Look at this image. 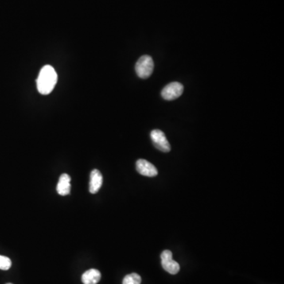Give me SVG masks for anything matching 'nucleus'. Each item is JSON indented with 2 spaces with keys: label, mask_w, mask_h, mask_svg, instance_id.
<instances>
[{
  "label": "nucleus",
  "mask_w": 284,
  "mask_h": 284,
  "mask_svg": "<svg viewBox=\"0 0 284 284\" xmlns=\"http://www.w3.org/2000/svg\"><path fill=\"white\" fill-rule=\"evenodd\" d=\"M58 76L55 69L46 65L40 70L36 80V86L39 93L42 95H48L52 93L57 83Z\"/></svg>",
  "instance_id": "obj_1"
},
{
  "label": "nucleus",
  "mask_w": 284,
  "mask_h": 284,
  "mask_svg": "<svg viewBox=\"0 0 284 284\" xmlns=\"http://www.w3.org/2000/svg\"><path fill=\"white\" fill-rule=\"evenodd\" d=\"M154 69L153 59L149 56H141L135 65V71L137 76L141 79H148L152 75Z\"/></svg>",
  "instance_id": "obj_2"
},
{
  "label": "nucleus",
  "mask_w": 284,
  "mask_h": 284,
  "mask_svg": "<svg viewBox=\"0 0 284 284\" xmlns=\"http://www.w3.org/2000/svg\"><path fill=\"white\" fill-rule=\"evenodd\" d=\"M150 136L155 147L161 152H164V153L170 152V143L167 139L164 132L160 130H154L151 132Z\"/></svg>",
  "instance_id": "obj_3"
},
{
  "label": "nucleus",
  "mask_w": 284,
  "mask_h": 284,
  "mask_svg": "<svg viewBox=\"0 0 284 284\" xmlns=\"http://www.w3.org/2000/svg\"><path fill=\"white\" fill-rule=\"evenodd\" d=\"M184 87L180 82H172L164 87L161 92V95L166 100H173L181 96Z\"/></svg>",
  "instance_id": "obj_4"
},
{
  "label": "nucleus",
  "mask_w": 284,
  "mask_h": 284,
  "mask_svg": "<svg viewBox=\"0 0 284 284\" xmlns=\"http://www.w3.org/2000/svg\"><path fill=\"white\" fill-rule=\"evenodd\" d=\"M161 264L165 271L172 275L177 274L180 270V265L172 258L170 250H164L160 256Z\"/></svg>",
  "instance_id": "obj_5"
},
{
  "label": "nucleus",
  "mask_w": 284,
  "mask_h": 284,
  "mask_svg": "<svg viewBox=\"0 0 284 284\" xmlns=\"http://www.w3.org/2000/svg\"><path fill=\"white\" fill-rule=\"evenodd\" d=\"M136 169L141 176L146 177H155L158 175L157 168L147 160L140 159L136 163Z\"/></svg>",
  "instance_id": "obj_6"
},
{
  "label": "nucleus",
  "mask_w": 284,
  "mask_h": 284,
  "mask_svg": "<svg viewBox=\"0 0 284 284\" xmlns=\"http://www.w3.org/2000/svg\"><path fill=\"white\" fill-rule=\"evenodd\" d=\"M103 185V176L97 169L92 171L90 175V192L91 193H96Z\"/></svg>",
  "instance_id": "obj_7"
},
{
  "label": "nucleus",
  "mask_w": 284,
  "mask_h": 284,
  "mask_svg": "<svg viewBox=\"0 0 284 284\" xmlns=\"http://www.w3.org/2000/svg\"><path fill=\"white\" fill-rule=\"evenodd\" d=\"M71 177L67 174H63L59 178L56 187L57 193L61 196H66L71 193Z\"/></svg>",
  "instance_id": "obj_8"
},
{
  "label": "nucleus",
  "mask_w": 284,
  "mask_h": 284,
  "mask_svg": "<svg viewBox=\"0 0 284 284\" xmlns=\"http://www.w3.org/2000/svg\"><path fill=\"white\" fill-rule=\"evenodd\" d=\"M101 279V274L96 269H90L83 273L82 277V283L84 284H96Z\"/></svg>",
  "instance_id": "obj_9"
},
{
  "label": "nucleus",
  "mask_w": 284,
  "mask_h": 284,
  "mask_svg": "<svg viewBox=\"0 0 284 284\" xmlns=\"http://www.w3.org/2000/svg\"><path fill=\"white\" fill-rule=\"evenodd\" d=\"M141 277L137 273L127 275L122 281V284H141Z\"/></svg>",
  "instance_id": "obj_10"
},
{
  "label": "nucleus",
  "mask_w": 284,
  "mask_h": 284,
  "mask_svg": "<svg viewBox=\"0 0 284 284\" xmlns=\"http://www.w3.org/2000/svg\"><path fill=\"white\" fill-rule=\"evenodd\" d=\"M12 262L10 258L5 256L0 255V269L6 271L11 267Z\"/></svg>",
  "instance_id": "obj_11"
},
{
  "label": "nucleus",
  "mask_w": 284,
  "mask_h": 284,
  "mask_svg": "<svg viewBox=\"0 0 284 284\" xmlns=\"http://www.w3.org/2000/svg\"></svg>",
  "instance_id": "obj_12"
}]
</instances>
